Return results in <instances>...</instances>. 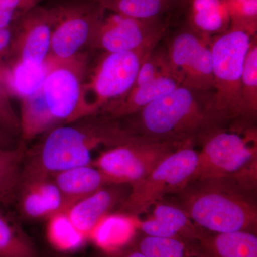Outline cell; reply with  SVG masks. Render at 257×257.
<instances>
[{
	"label": "cell",
	"instance_id": "obj_1",
	"mask_svg": "<svg viewBox=\"0 0 257 257\" xmlns=\"http://www.w3.org/2000/svg\"><path fill=\"white\" fill-rule=\"evenodd\" d=\"M27 149L21 179L52 176L79 166L91 165L92 152L147 140L130 131L107 115H90L51 128Z\"/></svg>",
	"mask_w": 257,
	"mask_h": 257
},
{
	"label": "cell",
	"instance_id": "obj_2",
	"mask_svg": "<svg viewBox=\"0 0 257 257\" xmlns=\"http://www.w3.org/2000/svg\"><path fill=\"white\" fill-rule=\"evenodd\" d=\"M124 119L123 124L135 135L179 147L201 145L214 132L229 130L216 111L212 91L183 85Z\"/></svg>",
	"mask_w": 257,
	"mask_h": 257
},
{
	"label": "cell",
	"instance_id": "obj_3",
	"mask_svg": "<svg viewBox=\"0 0 257 257\" xmlns=\"http://www.w3.org/2000/svg\"><path fill=\"white\" fill-rule=\"evenodd\" d=\"M175 194L177 205L203 229L256 234V190L231 177L189 181Z\"/></svg>",
	"mask_w": 257,
	"mask_h": 257
},
{
	"label": "cell",
	"instance_id": "obj_4",
	"mask_svg": "<svg viewBox=\"0 0 257 257\" xmlns=\"http://www.w3.org/2000/svg\"><path fill=\"white\" fill-rule=\"evenodd\" d=\"M87 58L83 53L66 61L47 59L49 70L41 87L21 101V140L27 143L55 126L82 119L81 94Z\"/></svg>",
	"mask_w": 257,
	"mask_h": 257
},
{
	"label": "cell",
	"instance_id": "obj_5",
	"mask_svg": "<svg viewBox=\"0 0 257 257\" xmlns=\"http://www.w3.org/2000/svg\"><path fill=\"white\" fill-rule=\"evenodd\" d=\"M253 37L241 29L230 28L211 40L216 111L229 130L238 133L255 128L245 112L241 96L243 64Z\"/></svg>",
	"mask_w": 257,
	"mask_h": 257
},
{
	"label": "cell",
	"instance_id": "obj_6",
	"mask_svg": "<svg viewBox=\"0 0 257 257\" xmlns=\"http://www.w3.org/2000/svg\"><path fill=\"white\" fill-rule=\"evenodd\" d=\"M159 42H150L130 52L104 53L83 82L82 118L99 114L105 106L126 95L135 85L144 60Z\"/></svg>",
	"mask_w": 257,
	"mask_h": 257
},
{
	"label": "cell",
	"instance_id": "obj_7",
	"mask_svg": "<svg viewBox=\"0 0 257 257\" xmlns=\"http://www.w3.org/2000/svg\"><path fill=\"white\" fill-rule=\"evenodd\" d=\"M198 152L183 147L166 157L153 170L130 190L118 212L138 217L169 194H175L188 182L196 168Z\"/></svg>",
	"mask_w": 257,
	"mask_h": 257
},
{
	"label": "cell",
	"instance_id": "obj_8",
	"mask_svg": "<svg viewBox=\"0 0 257 257\" xmlns=\"http://www.w3.org/2000/svg\"><path fill=\"white\" fill-rule=\"evenodd\" d=\"M201 145L195 170L188 182L234 177L257 162L256 127L244 133L221 128Z\"/></svg>",
	"mask_w": 257,
	"mask_h": 257
},
{
	"label": "cell",
	"instance_id": "obj_9",
	"mask_svg": "<svg viewBox=\"0 0 257 257\" xmlns=\"http://www.w3.org/2000/svg\"><path fill=\"white\" fill-rule=\"evenodd\" d=\"M52 36L50 56L66 61L82 55L106 10L95 0H70L50 8Z\"/></svg>",
	"mask_w": 257,
	"mask_h": 257
},
{
	"label": "cell",
	"instance_id": "obj_10",
	"mask_svg": "<svg viewBox=\"0 0 257 257\" xmlns=\"http://www.w3.org/2000/svg\"><path fill=\"white\" fill-rule=\"evenodd\" d=\"M179 148L173 144L140 140L106 149L91 165L105 175L111 183L130 185L148 175Z\"/></svg>",
	"mask_w": 257,
	"mask_h": 257
},
{
	"label": "cell",
	"instance_id": "obj_11",
	"mask_svg": "<svg viewBox=\"0 0 257 257\" xmlns=\"http://www.w3.org/2000/svg\"><path fill=\"white\" fill-rule=\"evenodd\" d=\"M211 40L188 26L172 37L165 51L172 74L181 85L214 91Z\"/></svg>",
	"mask_w": 257,
	"mask_h": 257
},
{
	"label": "cell",
	"instance_id": "obj_12",
	"mask_svg": "<svg viewBox=\"0 0 257 257\" xmlns=\"http://www.w3.org/2000/svg\"><path fill=\"white\" fill-rule=\"evenodd\" d=\"M166 28L163 18L138 20L106 10L88 48L104 53L130 52L160 41Z\"/></svg>",
	"mask_w": 257,
	"mask_h": 257
},
{
	"label": "cell",
	"instance_id": "obj_13",
	"mask_svg": "<svg viewBox=\"0 0 257 257\" xmlns=\"http://www.w3.org/2000/svg\"><path fill=\"white\" fill-rule=\"evenodd\" d=\"M51 36L50 8L37 5L25 13L15 24L11 49L3 63L45 64L50 56Z\"/></svg>",
	"mask_w": 257,
	"mask_h": 257
},
{
	"label": "cell",
	"instance_id": "obj_14",
	"mask_svg": "<svg viewBox=\"0 0 257 257\" xmlns=\"http://www.w3.org/2000/svg\"><path fill=\"white\" fill-rule=\"evenodd\" d=\"M15 205L29 220H47L65 211L68 204L52 177L20 179Z\"/></svg>",
	"mask_w": 257,
	"mask_h": 257
},
{
	"label": "cell",
	"instance_id": "obj_15",
	"mask_svg": "<svg viewBox=\"0 0 257 257\" xmlns=\"http://www.w3.org/2000/svg\"><path fill=\"white\" fill-rule=\"evenodd\" d=\"M112 184L74 202L66 210L74 226L87 239L102 218L121 205L127 194L121 186Z\"/></svg>",
	"mask_w": 257,
	"mask_h": 257
},
{
	"label": "cell",
	"instance_id": "obj_16",
	"mask_svg": "<svg viewBox=\"0 0 257 257\" xmlns=\"http://www.w3.org/2000/svg\"><path fill=\"white\" fill-rule=\"evenodd\" d=\"M151 217L138 221V229L147 236L197 241V226L177 204L157 203Z\"/></svg>",
	"mask_w": 257,
	"mask_h": 257
},
{
	"label": "cell",
	"instance_id": "obj_17",
	"mask_svg": "<svg viewBox=\"0 0 257 257\" xmlns=\"http://www.w3.org/2000/svg\"><path fill=\"white\" fill-rule=\"evenodd\" d=\"M180 85L172 75L161 76L147 84L134 87L126 95L105 106L100 113L113 119H124Z\"/></svg>",
	"mask_w": 257,
	"mask_h": 257
},
{
	"label": "cell",
	"instance_id": "obj_18",
	"mask_svg": "<svg viewBox=\"0 0 257 257\" xmlns=\"http://www.w3.org/2000/svg\"><path fill=\"white\" fill-rule=\"evenodd\" d=\"M203 257H257V236L249 231L211 232L199 227Z\"/></svg>",
	"mask_w": 257,
	"mask_h": 257
},
{
	"label": "cell",
	"instance_id": "obj_19",
	"mask_svg": "<svg viewBox=\"0 0 257 257\" xmlns=\"http://www.w3.org/2000/svg\"><path fill=\"white\" fill-rule=\"evenodd\" d=\"M49 70L48 62L38 64L15 62L0 64V82L8 95L20 100L35 94L41 87Z\"/></svg>",
	"mask_w": 257,
	"mask_h": 257
},
{
	"label": "cell",
	"instance_id": "obj_20",
	"mask_svg": "<svg viewBox=\"0 0 257 257\" xmlns=\"http://www.w3.org/2000/svg\"><path fill=\"white\" fill-rule=\"evenodd\" d=\"M187 7V25L201 36L211 40L231 26L224 0H184Z\"/></svg>",
	"mask_w": 257,
	"mask_h": 257
},
{
	"label": "cell",
	"instance_id": "obj_21",
	"mask_svg": "<svg viewBox=\"0 0 257 257\" xmlns=\"http://www.w3.org/2000/svg\"><path fill=\"white\" fill-rule=\"evenodd\" d=\"M52 177L65 198L68 208L79 199L112 184L105 175L92 165L72 167Z\"/></svg>",
	"mask_w": 257,
	"mask_h": 257
},
{
	"label": "cell",
	"instance_id": "obj_22",
	"mask_svg": "<svg viewBox=\"0 0 257 257\" xmlns=\"http://www.w3.org/2000/svg\"><path fill=\"white\" fill-rule=\"evenodd\" d=\"M138 221L135 216L123 213L107 214L96 225L89 239L104 251L116 252L133 239Z\"/></svg>",
	"mask_w": 257,
	"mask_h": 257
},
{
	"label": "cell",
	"instance_id": "obj_23",
	"mask_svg": "<svg viewBox=\"0 0 257 257\" xmlns=\"http://www.w3.org/2000/svg\"><path fill=\"white\" fill-rule=\"evenodd\" d=\"M27 149L21 140L15 148L0 150V205H15Z\"/></svg>",
	"mask_w": 257,
	"mask_h": 257
},
{
	"label": "cell",
	"instance_id": "obj_24",
	"mask_svg": "<svg viewBox=\"0 0 257 257\" xmlns=\"http://www.w3.org/2000/svg\"><path fill=\"white\" fill-rule=\"evenodd\" d=\"M106 11L138 19L163 18L166 13L184 5V0H95Z\"/></svg>",
	"mask_w": 257,
	"mask_h": 257
},
{
	"label": "cell",
	"instance_id": "obj_25",
	"mask_svg": "<svg viewBox=\"0 0 257 257\" xmlns=\"http://www.w3.org/2000/svg\"><path fill=\"white\" fill-rule=\"evenodd\" d=\"M135 249L147 257H203L197 241L177 238L145 235L138 241Z\"/></svg>",
	"mask_w": 257,
	"mask_h": 257
},
{
	"label": "cell",
	"instance_id": "obj_26",
	"mask_svg": "<svg viewBox=\"0 0 257 257\" xmlns=\"http://www.w3.org/2000/svg\"><path fill=\"white\" fill-rule=\"evenodd\" d=\"M0 257H37L36 247L30 237L1 209Z\"/></svg>",
	"mask_w": 257,
	"mask_h": 257
},
{
	"label": "cell",
	"instance_id": "obj_27",
	"mask_svg": "<svg viewBox=\"0 0 257 257\" xmlns=\"http://www.w3.org/2000/svg\"><path fill=\"white\" fill-rule=\"evenodd\" d=\"M47 236L54 247L60 251L77 249L87 238L69 219L66 211L57 213L47 219Z\"/></svg>",
	"mask_w": 257,
	"mask_h": 257
},
{
	"label": "cell",
	"instance_id": "obj_28",
	"mask_svg": "<svg viewBox=\"0 0 257 257\" xmlns=\"http://www.w3.org/2000/svg\"><path fill=\"white\" fill-rule=\"evenodd\" d=\"M241 96L245 112L254 125L257 114V43L256 35L251 39L241 78Z\"/></svg>",
	"mask_w": 257,
	"mask_h": 257
},
{
	"label": "cell",
	"instance_id": "obj_29",
	"mask_svg": "<svg viewBox=\"0 0 257 257\" xmlns=\"http://www.w3.org/2000/svg\"><path fill=\"white\" fill-rule=\"evenodd\" d=\"M229 12L230 28L241 29L256 35L257 0H224Z\"/></svg>",
	"mask_w": 257,
	"mask_h": 257
},
{
	"label": "cell",
	"instance_id": "obj_30",
	"mask_svg": "<svg viewBox=\"0 0 257 257\" xmlns=\"http://www.w3.org/2000/svg\"><path fill=\"white\" fill-rule=\"evenodd\" d=\"M164 75L173 76V74L171 72L165 51L157 52L155 48L142 63L134 87L147 84Z\"/></svg>",
	"mask_w": 257,
	"mask_h": 257
},
{
	"label": "cell",
	"instance_id": "obj_31",
	"mask_svg": "<svg viewBox=\"0 0 257 257\" xmlns=\"http://www.w3.org/2000/svg\"><path fill=\"white\" fill-rule=\"evenodd\" d=\"M0 127L15 138L21 137L20 116L15 111L11 98L0 82Z\"/></svg>",
	"mask_w": 257,
	"mask_h": 257
},
{
	"label": "cell",
	"instance_id": "obj_32",
	"mask_svg": "<svg viewBox=\"0 0 257 257\" xmlns=\"http://www.w3.org/2000/svg\"><path fill=\"white\" fill-rule=\"evenodd\" d=\"M44 0H0V10L15 13H27Z\"/></svg>",
	"mask_w": 257,
	"mask_h": 257
},
{
	"label": "cell",
	"instance_id": "obj_33",
	"mask_svg": "<svg viewBox=\"0 0 257 257\" xmlns=\"http://www.w3.org/2000/svg\"><path fill=\"white\" fill-rule=\"evenodd\" d=\"M14 25L10 28L0 29V64L9 55L14 36Z\"/></svg>",
	"mask_w": 257,
	"mask_h": 257
},
{
	"label": "cell",
	"instance_id": "obj_34",
	"mask_svg": "<svg viewBox=\"0 0 257 257\" xmlns=\"http://www.w3.org/2000/svg\"><path fill=\"white\" fill-rule=\"evenodd\" d=\"M24 14L0 10V29L13 27Z\"/></svg>",
	"mask_w": 257,
	"mask_h": 257
},
{
	"label": "cell",
	"instance_id": "obj_35",
	"mask_svg": "<svg viewBox=\"0 0 257 257\" xmlns=\"http://www.w3.org/2000/svg\"><path fill=\"white\" fill-rule=\"evenodd\" d=\"M21 142L20 139L15 138L0 127V150H9L18 146Z\"/></svg>",
	"mask_w": 257,
	"mask_h": 257
},
{
	"label": "cell",
	"instance_id": "obj_36",
	"mask_svg": "<svg viewBox=\"0 0 257 257\" xmlns=\"http://www.w3.org/2000/svg\"><path fill=\"white\" fill-rule=\"evenodd\" d=\"M120 257H147L143 254V253L140 252L138 250H134V251H130L123 254L122 256Z\"/></svg>",
	"mask_w": 257,
	"mask_h": 257
}]
</instances>
